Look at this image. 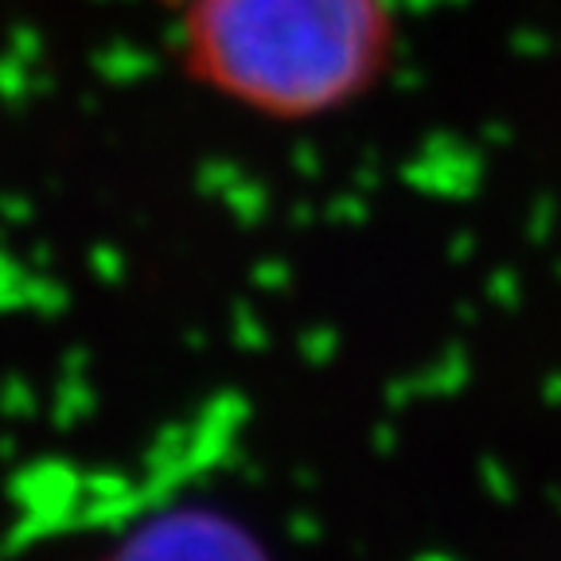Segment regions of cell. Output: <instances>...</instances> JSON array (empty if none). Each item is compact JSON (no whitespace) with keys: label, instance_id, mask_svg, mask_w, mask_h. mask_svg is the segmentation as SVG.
Wrapping results in <instances>:
<instances>
[{"label":"cell","instance_id":"cell-1","mask_svg":"<svg viewBox=\"0 0 561 561\" xmlns=\"http://www.w3.org/2000/svg\"><path fill=\"white\" fill-rule=\"evenodd\" d=\"M390 0H187L184 67L203 87L277 122L367 98L394 59Z\"/></svg>","mask_w":561,"mask_h":561},{"label":"cell","instance_id":"cell-2","mask_svg":"<svg viewBox=\"0 0 561 561\" xmlns=\"http://www.w3.org/2000/svg\"><path fill=\"white\" fill-rule=\"evenodd\" d=\"M94 561H270V553L227 511L187 503L140 518Z\"/></svg>","mask_w":561,"mask_h":561}]
</instances>
